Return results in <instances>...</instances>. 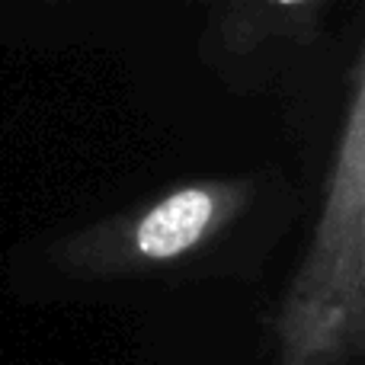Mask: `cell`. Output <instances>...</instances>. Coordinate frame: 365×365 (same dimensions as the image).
I'll use <instances>...</instances> for the list:
<instances>
[{"label": "cell", "instance_id": "6da1fadb", "mask_svg": "<svg viewBox=\"0 0 365 365\" xmlns=\"http://www.w3.org/2000/svg\"><path fill=\"white\" fill-rule=\"evenodd\" d=\"M365 317V96L356 68L349 113L321 218L279 317V365H343Z\"/></svg>", "mask_w": 365, "mask_h": 365}, {"label": "cell", "instance_id": "7a4b0ae2", "mask_svg": "<svg viewBox=\"0 0 365 365\" xmlns=\"http://www.w3.org/2000/svg\"><path fill=\"white\" fill-rule=\"evenodd\" d=\"M247 202V182H192L148 205L135 221L103 227L81 244L87 263H170L205 244Z\"/></svg>", "mask_w": 365, "mask_h": 365}, {"label": "cell", "instance_id": "3957f363", "mask_svg": "<svg viewBox=\"0 0 365 365\" xmlns=\"http://www.w3.org/2000/svg\"><path fill=\"white\" fill-rule=\"evenodd\" d=\"M282 4H298V0H282Z\"/></svg>", "mask_w": 365, "mask_h": 365}]
</instances>
